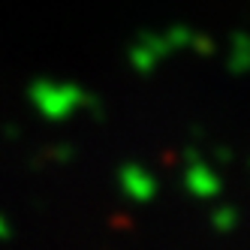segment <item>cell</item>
Segmentation results:
<instances>
[{
	"instance_id": "obj_1",
	"label": "cell",
	"mask_w": 250,
	"mask_h": 250,
	"mask_svg": "<svg viewBox=\"0 0 250 250\" xmlns=\"http://www.w3.org/2000/svg\"><path fill=\"white\" fill-rule=\"evenodd\" d=\"M33 100H37L40 112L48 118V121H63L69 118V112H76V105L82 103V94L76 87H48V84H40L33 91Z\"/></svg>"
},
{
	"instance_id": "obj_2",
	"label": "cell",
	"mask_w": 250,
	"mask_h": 250,
	"mask_svg": "<svg viewBox=\"0 0 250 250\" xmlns=\"http://www.w3.org/2000/svg\"><path fill=\"white\" fill-rule=\"evenodd\" d=\"M118 184H121V193L133 202H151L160 190L157 178L139 163H124L118 172Z\"/></svg>"
},
{
	"instance_id": "obj_3",
	"label": "cell",
	"mask_w": 250,
	"mask_h": 250,
	"mask_svg": "<svg viewBox=\"0 0 250 250\" xmlns=\"http://www.w3.org/2000/svg\"><path fill=\"white\" fill-rule=\"evenodd\" d=\"M184 187L196 196V199H214L220 193V178L214 172L205 160H190L187 163V172H184Z\"/></svg>"
},
{
	"instance_id": "obj_4",
	"label": "cell",
	"mask_w": 250,
	"mask_h": 250,
	"mask_svg": "<svg viewBox=\"0 0 250 250\" xmlns=\"http://www.w3.org/2000/svg\"><path fill=\"white\" fill-rule=\"evenodd\" d=\"M211 226H214V232H220V235L235 232V226H238V208H235V205H220V208H214Z\"/></svg>"
},
{
	"instance_id": "obj_5",
	"label": "cell",
	"mask_w": 250,
	"mask_h": 250,
	"mask_svg": "<svg viewBox=\"0 0 250 250\" xmlns=\"http://www.w3.org/2000/svg\"><path fill=\"white\" fill-rule=\"evenodd\" d=\"M6 238H12V223H9L6 214L0 211V241H6Z\"/></svg>"
},
{
	"instance_id": "obj_6",
	"label": "cell",
	"mask_w": 250,
	"mask_h": 250,
	"mask_svg": "<svg viewBox=\"0 0 250 250\" xmlns=\"http://www.w3.org/2000/svg\"><path fill=\"white\" fill-rule=\"evenodd\" d=\"M51 157H58L61 163H66V160H73V148H66V145H61V148H51Z\"/></svg>"
}]
</instances>
